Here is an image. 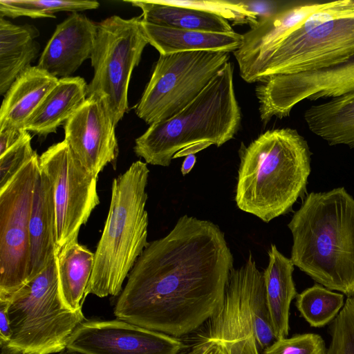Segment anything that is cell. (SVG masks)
Returning <instances> with one entry per match:
<instances>
[{"mask_svg": "<svg viewBox=\"0 0 354 354\" xmlns=\"http://www.w3.org/2000/svg\"><path fill=\"white\" fill-rule=\"evenodd\" d=\"M344 295L315 283L296 296V306L313 327H322L337 317L344 305Z\"/></svg>", "mask_w": 354, "mask_h": 354, "instance_id": "obj_26", "label": "cell"}, {"mask_svg": "<svg viewBox=\"0 0 354 354\" xmlns=\"http://www.w3.org/2000/svg\"><path fill=\"white\" fill-rule=\"evenodd\" d=\"M331 340L326 354H354V295L344 305L330 325Z\"/></svg>", "mask_w": 354, "mask_h": 354, "instance_id": "obj_29", "label": "cell"}, {"mask_svg": "<svg viewBox=\"0 0 354 354\" xmlns=\"http://www.w3.org/2000/svg\"><path fill=\"white\" fill-rule=\"evenodd\" d=\"M97 30V24L84 15L72 12L56 26L37 66L57 78L71 77L91 59Z\"/></svg>", "mask_w": 354, "mask_h": 354, "instance_id": "obj_16", "label": "cell"}, {"mask_svg": "<svg viewBox=\"0 0 354 354\" xmlns=\"http://www.w3.org/2000/svg\"><path fill=\"white\" fill-rule=\"evenodd\" d=\"M159 1L164 4L197 9L214 14L232 21L234 25L247 24L252 28L257 25L259 21L254 15L243 8L239 0H162Z\"/></svg>", "mask_w": 354, "mask_h": 354, "instance_id": "obj_28", "label": "cell"}, {"mask_svg": "<svg viewBox=\"0 0 354 354\" xmlns=\"http://www.w3.org/2000/svg\"><path fill=\"white\" fill-rule=\"evenodd\" d=\"M304 118L309 130L329 145L354 147V92L309 106Z\"/></svg>", "mask_w": 354, "mask_h": 354, "instance_id": "obj_23", "label": "cell"}, {"mask_svg": "<svg viewBox=\"0 0 354 354\" xmlns=\"http://www.w3.org/2000/svg\"><path fill=\"white\" fill-rule=\"evenodd\" d=\"M196 157L195 154H190L185 157L181 166V173L183 176L187 174L191 171L195 165Z\"/></svg>", "mask_w": 354, "mask_h": 354, "instance_id": "obj_36", "label": "cell"}, {"mask_svg": "<svg viewBox=\"0 0 354 354\" xmlns=\"http://www.w3.org/2000/svg\"><path fill=\"white\" fill-rule=\"evenodd\" d=\"M311 151L294 129L268 130L239 150L235 201L263 221L288 213L307 193Z\"/></svg>", "mask_w": 354, "mask_h": 354, "instance_id": "obj_3", "label": "cell"}, {"mask_svg": "<svg viewBox=\"0 0 354 354\" xmlns=\"http://www.w3.org/2000/svg\"><path fill=\"white\" fill-rule=\"evenodd\" d=\"M12 330L1 354H51L66 348L86 321L82 310L64 304L59 287L57 254L49 265L6 298Z\"/></svg>", "mask_w": 354, "mask_h": 354, "instance_id": "obj_7", "label": "cell"}, {"mask_svg": "<svg viewBox=\"0 0 354 354\" xmlns=\"http://www.w3.org/2000/svg\"><path fill=\"white\" fill-rule=\"evenodd\" d=\"M354 57V0L326 2L272 48L239 68L248 83L328 68Z\"/></svg>", "mask_w": 354, "mask_h": 354, "instance_id": "obj_5", "label": "cell"}, {"mask_svg": "<svg viewBox=\"0 0 354 354\" xmlns=\"http://www.w3.org/2000/svg\"><path fill=\"white\" fill-rule=\"evenodd\" d=\"M142 17L123 19L113 15L97 24L91 62L93 77L87 96L97 97L116 126L128 111L131 75L148 44Z\"/></svg>", "mask_w": 354, "mask_h": 354, "instance_id": "obj_9", "label": "cell"}, {"mask_svg": "<svg viewBox=\"0 0 354 354\" xmlns=\"http://www.w3.org/2000/svg\"><path fill=\"white\" fill-rule=\"evenodd\" d=\"M199 342L220 345L227 354H262L276 339L267 305L263 272L251 252L230 274L221 306Z\"/></svg>", "mask_w": 354, "mask_h": 354, "instance_id": "obj_8", "label": "cell"}, {"mask_svg": "<svg viewBox=\"0 0 354 354\" xmlns=\"http://www.w3.org/2000/svg\"><path fill=\"white\" fill-rule=\"evenodd\" d=\"M58 80L38 66L26 68L4 95L0 109V129H24L30 115Z\"/></svg>", "mask_w": 354, "mask_h": 354, "instance_id": "obj_19", "label": "cell"}, {"mask_svg": "<svg viewBox=\"0 0 354 354\" xmlns=\"http://www.w3.org/2000/svg\"><path fill=\"white\" fill-rule=\"evenodd\" d=\"M39 167L53 190L57 253L65 245L77 241L81 226L100 203L97 177L81 164L64 140L41 153Z\"/></svg>", "mask_w": 354, "mask_h": 354, "instance_id": "obj_12", "label": "cell"}, {"mask_svg": "<svg viewBox=\"0 0 354 354\" xmlns=\"http://www.w3.org/2000/svg\"><path fill=\"white\" fill-rule=\"evenodd\" d=\"M326 349L320 335L304 333L275 339L262 354H326Z\"/></svg>", "mask_w": 354, "mask_h": 354, "instance_id": "obj_31", "label": "cell"}, {"mask_svg": "<svg viewBox=\"0 0 354 354\" xmlns=\"http://www.w3.org/2000/svg\"><path fill=\"white\" fill-rule=\"evenodd\" d=\"M27 131L13 127L0 129V156L17 144Z\"/></svg>", "mask_w": 354, "mask_h": 354, "instance_id": "obj_33", "label": "cell"}, {"mask_svg": "<svg viewBox=\"0 0 354 354\" xmlns=\"http://www.w3.org/2000/svg\"><path fill=\"white\" fill-rule=\"evenodd\" d=\"M241 121L233 66L228 62L187 106L165 120L153 123L135 140L133 151L147 164L167 167L193 148L221 147L232 139Z\"/></svg>", "mask_w": 354, "mask_h": 354, "instance_id": "obj_4", "label": "cell"}, {"mask_svg": "<svg viewBox=\"0 0 354 354\" xmlns=\"http://www.w3.org/2000/svg\"><path fill=\"white\" fill-rule=\"evenodd\" d=\"M30 274L32 279L57 254L56 215L53 190L46 176L39 169L29 223Z\"/></svg>", "mask_w": 354, "mask_h": 354, "instance_id": "obj_17", "label": "cell"}, {"mask_svg": "<svg viewBox=\"0 0 354 354\" xmlns=\"http://www.w3.org/2000/svg\"><path fill=\"white\" fill-rule=\"evenodd\" d=\"M140 8L145 22L173 28L229 33L234 32L227 19L197 9L171 6L159 1H131Z\"/></svg>", "mask_w": 354, "mask_h": 354, "instance_id": "obj_25", "label": "cell"}, {"mask_svg": "<svg viewBox=\"0 0 354 354\" xmlns=\"http://www.w3.org/2000/svg\"><path fill=\"white\" fill-rule=\"evenodd\" d=\"M39 35L32 25H15L0 18V94L5 95L17 77L37 57Z\"/></svg>", "mask_w": 354, "mask_h": 354, "instance_id": "obj_22", "label": "cell"}, {"mask_svg": "<svg viewBox=\"0 0 354 354\" xmlns=\"http://www.w3.org/2000/svg\"><path fill=\"white\" fill-rule=\"evenodd\" d=\"M8 302L0 299V345L1 348L6 347L10 342L12 330L8 314Z\"/></svg>", "mask_w": 354, "mask_h": 354, "instance_id": "obj_34", "label": "cell"}, {"mask_svg": "<svg viewBox=\"0 0 354 354\" xmlns=\"http://www.w3.org/2000/svg\"><path fill=\"white\" fill-rule=\"evenodd\" d=\"M96 1L82 0H0L1 17H28L30 18H55L62 11L77 12L96 9Z\"/></svg>", "mask_w": 354, "mask_h": 354, "instance_id": "obj_27", "label": "cell"}, {"mask_svg": "<svg viewBox=\"0 0 354 354\" xmlns=\"http://www.w3.org/2000/svg\"><path fill=\"white\" fill-rule=\"evenodd\" d=\"M87 84L81 77L59 79L27 120L24 129L39 136L56 133L86 99Z\"/></svg>", "mask_w": 354, "mask_h": 354, "instance_id": "obj_18", "label": "cell"}, {"mask_svg": "<svg viewBox=\"0 0 354 354\" xmlns=\"http://www.w3.org/2000/svg\"><path fill=\"white\" fill-rule=\"evenodd\" d=\"M149 170L141 160L114 178L108 216L94 252L93 272L85 292L117 296L138 258L148 245L145 209Z\"/></svg>", "mask_w": 354, "mask_h": 354, "instance_id": "obj_6", "label": "cell"}, {"mask_svg": "<svg viewBox=\"0 0 354 354\" xmlns=\"http://www.w3.org/2000/svg\"><path fill=\"white\" fill-rule=\"evenodd\" d=\"M31 136L27 131L22 139L0 156V191L4 189L37 153L31 147Z\"/></svg>", "mask_w": 354, "mask_h": 354, "instance_id": "obj_30", "label": "cell"}, {"mask_svg": "<svg viewBox=\"0 0 354 354\" xmlns=\"http://www.w3.org/2000/svg\"><path fill=\"white\" fill-rule=\"evenodd\" d=\"M262 122L288 117L301 101L331 99L354 92V57L339 65L309 72L272 76L256 88Z\"/></svg>", "mask_w": 354, "mask_h": 354, "instance_id": "obj_13", "label": "cell"}, {"mask_svg": "<svg viewBox=\"0 0 354 354\" xmlns=\"http://www.w3.org/2000/svg\"><path fill=\"white\" fill-rule=\"evenodd\" d=\"M59 287L64 305L82 310L94 266V253L78 241L65 245L57 253Z\"/></svg>", "mask_w": 354, "mask_h": 354, "instance_id": "obj_24", "label": "cell"}, {"mask_svg": "<svg viewBox=\"0 0 354 354\" xmlns=\"http://www.w3.org/2000/svg\"><path fill=\"white\" fill-rule=\"evenodd\" d=\"M233 262L218 225L183 215L138 258L114 315L173 337L189 334L221 306Z\"/></svg>", "mask_w": 354, "mask_h": 354, "instance_id": "obj_1", "label": "cell"}, {"mask_svg": "<svg viewBox=\"0 0 354 354\" xmlns=\"http://www.w3.org/2000/svg\"><path fill=\"white\" fill-rule=\"evenodd\" d=\"M59 354H87V353L66 348L64 350H63L62 351H61Z\"/></svg>", "mask_w": 354, "mask_h": 354, "instance_id": "obj_37", "label": "cell"}, {"mask_svg": "<svg viewBox=\"0 0 354 354\" xmlns=\"http://www.w3.org/2000/svg\"><path fill=\"white\" fill-rule=\"evenodd\" d=\"M115 125L102 102L87 97L64 124V141L76 158L96 177L118 156Z\"/></svg>", "mask_w": 354, "mask_h": 354, "instance_id": "obj_15", "label": "cell"}, {"mask_svg": "<svg viewBox=\"0 0 354 354\" xmlns=\"http://www.w3.org/2000/svg\"><path fill=\"white\" fill-rule=\"evenodd\" d=\"M288 227L294 266L329 290L354 295V198L346 189L308 194Z\"/></svg>", "mask_w": 354, "mask_h": 354, "instance_id": "obj_2", "label": "cell"}, {"mask_svg": "<svg viewBox=\"0 0 354 354\" xmlns=\"http://www.w3.org/2000/svg\"><path fill=\"white\" fill-rule=\"evenodd\" d=\"M269 263L263 272L265 291L275 339L289 333L290 308L297 295L292 277L294 264L272 244L268 252Z\"/></svg>", "mask_w": 354, "mask_h": 354, "instance_id": "obj_21", "label": "cell"}, {"mask_svg": "<svg viewBox=\"0 0 354 354\" xmlns=\"http://www.w3.org/2000/svg\"><path fill=\"white\" fill-rule=\"evenodd\" d=\"M148 43L160 55L184 51L234 52L243 42V35L235 31L229 33L212 32L173 28L141 21Z\"/></svg>", "mask_w": 354, "mask_h": 354, "instance_id": "obj_20", "label": "cell"}, {"mask_svg": "<svg viewBox=\"0 0 354 354\" xmlns=\"http://www.w3.org/2000/svg\"><path fill=\"white\" fill-rule=\"evenodd\" d=\"M230 53L198 50L160 55L136 105L137 116L151 125L178 113L230 62Z\"/></svg>", "mask_w": 354, "mask_h": 354, "instance_id": "obj_10", "label": "cell"}, {"mask_svg": "<svg viewBox=\"0 0 354 354\" xmlns=\"http://www.w3.org/2000/svg\"><path fill=\"white\" fill-rule=\"evenodd\" d=\"M179 338L121 319L84 321L67 347L87 354H180Z\"/></svg>", "mask_w": 354, "mask_h": 354, "instance_id": "obj_14", "label": "cell"}, {"mask_svg": "<svg viewBox=\"0 0 354 354\" xmlns=\"http://www.w3.org/2000/svg\"><path fill=\"white\" fill-rule=\"evenodd\" d=\"M239 1L243 8L254 15L259 21L276 14L283 8L279 1H274L239 0Z\"/></svg>", "mask_w": 354, "mask_h": 354, "instance_id": "obj_32", "label": "cell"}, {"mask_svg": "<svg viewBox=\"0 0 354 354\" xmlns=\"http://www.w3.org/2000/svg\"><path fill=\"white\" fill-rule=\"evenodd\" d=\"M39 156H35L0 191V299L19 290L29 279V223Z\"/></svg>", "mask_w": 354, "mask_h": 354, "instance_id": "obj_11", "label": "cell"}, {"mask_svg": "<svg viewBox=\"0 0 354 354\" xmlns=\"http://www.w3.org/2000/svg\"><path fill=\"white\" fill-rule=\"evenodd\" d=\"M186 354H227L220 346L211 342H199Z\"/></svg>", "mask_w": 354, "mask_h": 354, "instance_id": "obj_35", "label": "cell"}]
</instances>
